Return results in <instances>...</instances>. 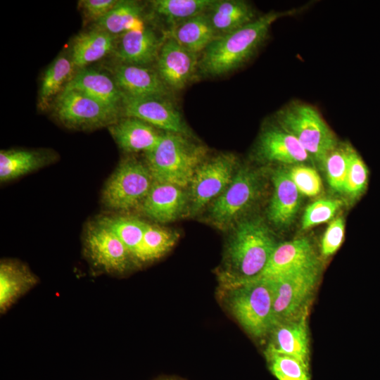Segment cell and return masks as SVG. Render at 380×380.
I'll list each match as a JSON object with an SVG mask.
<instances>
[{"mask_svg": "<svg viewBox=\"0 0 380 380\" xmlns=\"http://www.w3.org/2000/svg\"><path fill=\"white\" fill-rule=\"evenodd\" d=\"M352 146L348 144L338 145L324 160L329 186L334 191L343 192L350 165Z\"/></svg>", "mask_w": 380, "mask_h": 380, "instance_id": "cell-33", "label": "cell"}, {"mask_svg": "<svg viewBox=\"0 0 380 380\" xmlns=\"http://www.w3.org/2000/svg\"><path fill=\"white\" fill-rule=\"evenodd\" d=\"M65 89L80 91L120 110L122 91L114 79L102 72L82 68L73 75Z\"/></svg>", "mask_w": 380, "mask_h": 380, "instance_id": "cell-23", "label": "cell"}, {"mask_svg": "<svg viewBox=\"0 0 380 380\" xmlns=\"http://www.w3.org/2000/svg\"><path fill=\"white\" fill-rule=\"evenodd\" d=\"M307 316L308 310L275 324L266 353L290 355L309 365Z\"/></svg>", "mask_w": 380, "mask_h": 380, "instance_id": "cell-15", "label": "cell"}, {"mask_svg": "<svg viewBox=\"0 0 380 380\" xmlns=\"http://www.w3.org/2000/svg\"><path fill=\"white\" fill-rule=\"evenodd\" d=\"M166 37L148 26L128 31L116 37L113 53L120 63L148 66L157 61Z\"/></svg>", "mask_w": 380, "mask_h": 380, "instance_id": "cell-14", "label": "cell"}, {"mask_svg": "<svg viewBox=\"0 0 380 380\" xmlns=\"http://www.w3.org/2000/svg\"><path fill=\"white\" fill-rule=\"evenodd\" d=\"M122 94L120 114L122 116L140 119L163 132L192 136L189 127L170 97Z\"/></svg>", "mask_w": 380, "mask_h": 380, "instance_id": "cell-12", "label": "cell"}, {"mask_svg": "<svg viewBox=\"0 0 380 380\" xmlns=\"http://www.w3.org/2000/svg\"><path fill=\"white\" fill-rule=\"evenodd\" d=\"M369 170L359 153L352 147L348 171L343 191L353 198L361 196L365 191Z\"/></svg>", "mask_w": 380, "mask_h": 380, "instance_id": "cell-35", "label": "cell"}, {"mask_svg": "<svg viewBox=\"0 0 380 380\" xmlns=\"http://www.w3.org/2000/svg\"><path fill=\"white\" fill-rule=\"evenodd\" d=\"M344 222L341 217L333 220L327 227L321 243L324 256L334 254L341 246L344 236Z\"/></svg>", "mask_w": 380, "mask_h": 380, "instance_id": "cell-38", "label": "cell"}, {"mask_svg": "<svg viewBox=\"0 0 380 380\" xmlns=\"http://www.w3.org/2000/svg\"><path fill=\"white\" fill-rule=\"evenodd\" d=\"M259 170L243 167L236 171L225 190L213 201L209 217L220 227L230 226L255 202L262 189Z\"/></svg>", "mask_w": 380, "mask_h": 380, "instance_id": "cell-7", "label": "cell"}, {"mask_svg": "<svg viewBox=\"0 0 380 380\" xmlns=\"http://www.w3.org/2000/svg\"><path fill=\"white\" fill-rule=\"evenodd\" d=\"M199 57L167 34L156 61V70L167 88L172 92L178 91L197 75Z\"/></svg>", "mask_w": 380, "mask_h": 380, "instance_id": "cell-13", "label": "cell"}, {"mask_svg": "<svg viewBox=\"0 0 380 380\" xmlns=\"http://www.w3.org/2000/svg\"><path fill=\"white\" fill-rule=\"evenodd\" d=\"M215 0H153V11L169 25H174L208 11Z\"/></svg>", "mask_w": 380, "mask_h": 380, "instance_id": "cell-31", "label": "cell"}, {"mask_svg": "<svg viewBox=\"0 0 380 380\" xmlns=\"http://www.w3.org/2000/svg\"><path fill=\"white\" fill-rule=\"evenodd\" d=\"M258 154L264 160L284 164H298L312 160L298 140L278 125L261 133Z\"/></svg>", "mask_w": 380, "mask_h": 380, "instance_id": "cell-18", "label": "cell"}, {"mask_svg": "<svg viewBox=\"0 0 380 380\" xmlns=\"http://www.w3.org/2000/svg\"><path fill=\"white\" fill-rule=\"evenodd\" d=\"M318 262L272 279L274 325L308 310L318 277Z\"/></svg>", "mask_w": 380, "mask_h": 380, "instance_id": "cell-8", "label": "cell"}, {"mask_svg": "<svg viewBox=\"0 0 380 380\" xmlns=\"http://www.w3.org/2000/svg\"><path fill=\"white\" fill-rule=\"evenodd\" d=\"M113 79L122 93L129 96L170 97L172 93L157 70L148 65L120 63L114 68Z\"/></svg>", "mask_w": 380, "mask_h": 380, "instance_id": "cell-17", "label": "cell"}, {"mask_svg": "<svg viewBox=\"0 0 380 380\" xmlns=\"http://www.w3.org/2000/svg\"><path fill=\"white\" fill-rule=\"evenodd\" d=\"M207 13L217 37L240 29L258 18L252 5L242 0H215Z\"/></svg>", "mask_w": 380, "mask_h": 380, "instance_id": "cell-24", "label": "cell"}, {"mask_svg": "<svg viewBox=\"0 0 380 380\" xmlns=\"http://www.w3.org/2000/svg\"><path fill=\"white\" fill-rule=\"evenodd\" d=\"M294 12L271 11L240 29L217 37L200 55L198 72L219 77L238 69L257 52L267 39L272 25Z\"/></svg>", "mask_w": 380, "mask_h": 380, "instance_id": "cell-1", "label": "cell"}, {"mask_svg": "<svg viewBox=\"0 0 380 380\" xmlns=\"http://www.w3.org/2000/svg\"><path fill=\"white\" fill-rule=\"evenodd\" d=\"M277 244L260 218L239 222L227 248L229 267L234 273L231 284L251 280L265 268Z\"/></svg>", "mask_w": 380, "mask_h": 380, "instance_id": "cell-3", "label": "cell"}, {"mask_svg": "<svg viewBox=\"0 0 380 380\" xmlns=\"http://www.w3.org/2000/svg\"><path fill=\"white\" fill-rule=\"evenodd\" d=\"M289 173L301 194L315 196L321 192V179L315 169L300 164L291 167Z\"/></svg>", "mask_w": 380, "mask_h": 380, "instance_id": "cell-37", "label": "cell"}, {"mask_svg": "<svg viewBox=\"0 0 380 380\" xmlns=\"http://www.w3.org/2000/svg\"><path fill=\"white\" fill-rule=\"evenodd\" d=\"M178 236L171 230L146 224L141 243L134 256L136 265L162 257L175 245Z\"/></svg>", "mask_w": 380, "mask_h": 380, "instance_id": "cell-30", "label": "cell"}, {"mask_svg": "<svg viewBox=\"0 0 380 380\" xmlns=\"http://www.w3.org/2000/svg\"><path fill=\"white\" fill-rule=\"evenodd\" d=\"M277 125L294 136L314 160L322 164L338 145L337 139L313 106L293 101L276 114Z\"/></svg>", "mask_w": 380, "mask_h": 380, "instance_id": "cell-4", "label": "cell"}, {"mask_svg": "<svg viewBox=\"0 0 380 380\" xmlns=\"http://www.w3.org/2000/svg\"><path fill=\"white\" fill-rule=\"evenodd\" d=\"M269 368L277 380H310L309 365L294 357L266 353Z\"/></svg>", "mask_w": 380, "mask_h": 380, "instance_id": "cell-34", "label": "cell"}, {"mask_svg": "<svg viewBox=\"0 0 380 380\" xmlns=\"http://www.w3.org/2000/svg\"><path fill=\"white\" fill-rule=\"evenodd\" d=\"M167 34L198 55L217 37L207 12L174 25L169 28Z\"/></svg>", "mask_w": 380, "mask_h": 380, "instance_id": "cell-25", "label": "cell"}, {"mask_svg": "<svg viewBox=\"0 0 380 380\" xmlns=\"http://www.w3.org/2000/svg\"><path fill=\"white\" fill-rule=\"evenodd\" d=\"M274 191L267 216L275 226L285 227L294 220L300 205V192L292 181L289 170L278 168L272 174Z\"/></svg>", "mask_w": 380, "mask_h": 380, "instance_id": "cell-20", "label": "cell"}, {"mask_svg": "<svg viewBox=\"0 0 380 380\" xmlns=\"http://www.w3.org/2000/svg\"><path fill=\"white\" fill-rule=\"evenodd\" d=\"M108 128L120 148L127 153L151 151L164 132L140 119L124 116Z\"/></svg>", "mask_w": 380, "mask_h": 380, "instance_id": "cell-21", "label": "cell"}, {"mask_svg": "<svg viewBox=\"0 0 380 380\" xmlns=\"http://www.w3.org/2000/svg\"><path fill=\"white\" fill-rule=\"evenodd\" d=\"M118 2L117 0H82L80 4L88 20L97 22L104 17Z\"/></svg>", "mask_w": 380, "mask_h": 380, "instance_id": "cell-39", "label": "cell"}, {"mask_svg": "<svg viewBox=\"0 0 380 380\" xmlns=\"http://www.w3.org/2000/svg\"><path fill=\"white\" fill-rule=\"evenodd\" d=\"M153 179L146 163L133 157L123 159L107 182L103 201L110 208L129 210L141 206Z\"/></svg>", "mask_w": 380, "mask_h": 380, "instance_id": "cell-6", "label": "cell"}, {"mask_svg": "<svg viewBox=\"0 0 380 380\" xmlns=\"http://www.w3.org/2000/svg\"><path fill=\"white\" fill-rule=\"evenodd\" d=\"M141 211L158 222H168L189 209V194L178 186L153 182L140 206Z\"/></svg>", "mask_w": 380, "mask_h": 380, "instance_id": "cell-16", "label": "cell"}, {"mask_svg": "<svg viewBox=\"0 0 380 380\" xmlns=\"http://www.w3.org/2000/svg\"><path fill=\"white\" fill-rule=\"evenodd\" d=\"M236 158L232 153H221L205 160L190 183L189 213L196 215L212 199L228 186L235 173Z\"/></svg>", "mask_w": 380, "mask_h": 380, "instance_id": "cell-11", "label": "cell"}, {"mask_svg": "<svg viewBox=\"0 0 380 380\" xmlns=\"http://www.w3.org/2000/svg\"><path fill=\"white\" fill-rule=\"evenodd\" d=\"M143 10V6L138 1H118L104 17L95 23L94 27L114 36L143 30L146 27L142 18Z\"/></svg>", "mask_w": 380, "mask_h": 380, "instance_id": "cell-27", "label": "cell"}, {"mask_svg": "<svg viewBox=\"0 0 380 380\" xmlns=\"http://www.w3.org/2000/svg\"><path fill=\"white\" fill-rule=\"evenodd\" d=\"M315 263L317 260L310 241L295 239L277 244L265 268L256 278H274Z\"/></svg>", "mask_w": 380, "mask_h": 380, "instance_id": "cell-22", "label": "cell"}, {"mask_svg": "<svg viewBox=\"0 0 380 380\" xmlns=\"http://www.w3.org/2000/svg\"><path fill=\"white\" fill-rule=\"evenodd\" d=\"M230 286L229 306L241 325L255 337L270 333L274 325L272 279L255 278Z\"/></svg>", "mask_w": 380, "mask_h": 380, "instance_id": "cell-5", "label": "cell"}, {"mask_svg": "<svg viewBox=\"0 0 380 380\" xmlns=\"http://www.w3.org/2000/svg\"><path fill=\"white\" fill-rule=\"evenodd\" d=\"M101 220L115 233L128 248L134 260L147 223L137 218L127 217H104Z\"/></svg>", "mask_w": 380, "mask_h": 380, "instance_id": "cell-32", "label": "cell"}, {"mask_svg": "<svg viewBox=\"0 0 380 380\" xmlns=\"http://www.w3.org/2000/svg\"><path fill=\"white\" fill-rule=\"evenodd\" d=\"M47 154L30 150L13 149L0 151V180L10 181L47 164Z\"/></svg>", "mask_w": 380, "mask_h": 380, "instance_id": "cell-29", "label": "cell"}, {"mask_svg": "<svg viewBox=\"0 0 380 380\" xmlns=\"http://www.w3.org/2000/svg\"><path fill=\"white\" fill-rule=\"evenodd\" d=\"M75 65L65 56L58 57L44 73L38 97V106L43 110L61 94L73 76Z\"/></svg>", "mask_w": 380, "mask_h": 380, "instance_id": "cell-28", "label": "cell"}, {"mask_svg": "<svg viewBox=\"0 0 380 380\" xmlns=\"http://www.w3.org/2000/svg\"><path fill=\"white\" fill-rule=\"evenodd\" d=\"M206 153V148L191 137L164 132L158 144L145 153L146 164L154 182L184 188L205 160Z\"/></svg>", "mask_w": 380, "mask_h": 380, "instance_id": "cell-2", "label": "cell"}, {"mask_svg": "<svg viewBox=\"0 0 380 380\" xmlns=\"http://www.w3.org/2000/svg\"><path fill=\"white\" fill-rule=\"evenodd\" d=\"M84 251L96 270L110 275L125 274L136 265L128 248L101 220L87 231Z\"/></svg>", "mask_w": 380, "mask_h": 380, "instance_id": "cell-10", "label": "cell"}, {"mask_svg": "<svg viewBox=\"0 0 380 380\" xmlns=\"http://www.w3.org/2000/svg\"><path fill=\"white\" fill-rule=\"evenodd\" d=\"M39 283L38 277L23 262L4 259L0 262V314L8 312L19 299Z\"/></svg>", "mask_w": 380, "mask_h": 380, "instance_id": "cell-19", "label": "cell"}, {"mask_svg": "<svg viewBox=\"0 0 380 380\" xmlns=\"http://www.w3.org/2000/svg\"><path fill=\"white\" fill-rule=\"evenodd\" d=\"M116 37L99 28L82 32L72 44L71 61L76 67L83 68L113 52Z\"/></svg>", "mask_w": 380, "mask_h": 380, "instance_id": "cell-26", "label": "cell"}, {"mask_svg": "<svg viewBox=\"0 0 380 380\" xmlns=\"http://www.w3.org/2000/svg\"><path fill=\"white\" fill-rule=\"evenodd\" d=\"M55 113L66 127L88 129L110 126L120 110L80 91L65 89L56 99Z\"/></svg>", "mask_w": 380, "mask_h": 380, "instance_id": "cell-9", "label": "cell"}, {"mask_svg": "<svg viewBox=\"0 0 380 380\" xmlns=\"http://www.w3.org/2000/svg\"><path fill=\"white\" fill-rule=\"evenodd\" d=\"M339 200L324 198L310 204L305 210L302 229H307L330 220L341 208Z\"/></svg>", "mask_w": 380, "mask_h": 380, "instance_id": "cell-36", "label": "cell"}]
</instances>
